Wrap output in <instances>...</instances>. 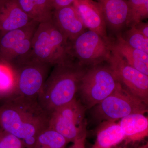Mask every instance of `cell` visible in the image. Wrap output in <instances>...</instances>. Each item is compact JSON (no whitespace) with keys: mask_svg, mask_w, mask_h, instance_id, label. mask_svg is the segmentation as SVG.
<instances>
[{"mask_svg":"<svg viewBox=\"0 0 148 148\" xmlns=\"http://www.w3.org/2000/svg\"><path fill=\"white\" fill-rule=\"evenodd\" d=\"M49 117L38 99L14 95L0 107V129L32 148L39 134L49 127Z\"/></svg>","mask_w":148,"mask_h":148,"instance_id":"1","label":"cell"},{"mask_svg":"<svg viewBox=\"0 0 148 148\" xmlns=\"http://www.w3.org/2000/svg\"><path fill=\"white\" fill-rule=\"evenodd\" d=\"M53 67L38 98L40 106L49 115L76 98L81 80L87 69L73 59Z\"/></svg>","mask_w":148,"mask_h":148,"instance_id":"2","label":"cell"},{"mask_svg":"<svg viewBox=\"0 0 148 148\" xmlns=\"http://www.w3.org/2000/svg\"><path fill=\"white\" fill-rule=\"evenodd\" d=\"M31 56L51 66L73 59L70 42L52 20L39 24L32 39Z\"/></svg>","mask_w":148,"mask_h":148,"instance_id":"3","label":"cell"},{"mask_svg":"<svg viewBox=\"0 0 148 148\" xmlns=\"http://www.w3.org/2000/svg\"><path fill=\"white\" fill-rule=\"evenodd\" d=\"M119 84L108 64L87 68L78 91L85 109H90L111 94Z\"/></svg>","mask_w":148,"mask_h":148,"instance_id":"4","label":"cell"},{"mask_svg":"<svg viewBox=\"0 0 148 148\" xmlns=\"http://www.w3.org/2000/svg\"><path fill=\"white\" fill-rule=\"evenodd\" d=\"M148 105L119 84L113 92L95 106L94 115L100 121H116L135 113L145 114Z\"/></svg>","mask_w":148,"mask_h":148,"instance_id":"5","label":"cell"},{"mask_svg":"<svg viewBox=\"0 0 148 148\" xmlns=\"http://www.w3.org/2000/svg\"><path fill=\"white\" fill-rule=\"evenodd\" d=\"M111 45L110 39L93 31H85L70 42V53L81 66L89 68L108 61L112 52Z\"/></svg>","mask_w":148,"mask_h":148,"instance_id":"6","label":"cell"},{"mask_svg":"<svg viewBox=\"0 0 148 148\" xmlns=\"http://www.w3.org/2000/svg\"><path fill=\"white\" fill-rule=\"evenodd\" d=\"M85 108L75 98L50 114L49 127L61 134L69 143L86 135Z\"/></svg>","mask_w":148,"mask_h":148,"instance_id":"7","label":"cell"},{"mask_svg":"<svg viewBox=\"0 0 148 148\" xmlns=\"http://www.w3.org/2000/svg\"><path fill=\"white\" fill-rule=\"evenodd\" d=\"M12 64L18 76L16 95L38 99L52 66L36 60L31 54Z\"/></svg>","mask_w":148,"mask_h":148,"instance_id":"8","label":"cell"},{"mask_svg":"<svg viewBox=\"0 0 148 148\" xmlns=\"http://www.w3.org/2000/svg\"><path fill=\"white\" fill-rule=\"evenodd\" d=\"M107 62L121 85L148 105V75L130 66L113 50Z\"/></svg>","mask_w":148,"mask_h":148,"instance_id":"9","label":"cell"},{"mask_svg":"<svg viewBox=\"0 0 148 148\" xmlns=\"http://www.w3.org/2000/svg\"><path fill=\"white\" fill-rule=\"evenodd\" d=\"M39 24L32 21L19 29L0 32V60L12 63L29 55L32 39Z\"/></svg>","mask_w":148,"mask_h":148,"instance_id":"10","label":"cell"},{"mask_svg":"<svg viewBox=\"0 0 148 148\" xmlns=\"http://www.w3.org/2000/svg\"><path fill=\"white\" fill-rule=\"evenodd\" d=\"M86 29L109 39L107 25L101 6L93 0H76L72 5Z\"/></svg>","mask_w":148,"mask_h":148,"instance_id":"11","label":"cell"},{"mask_svg":"<svg viewBox=\"0 0 148 148\" xmlns=\"http://www.w3.org/2000/svg\"><path fill=\"white\" fill-rule=\"evenodd\" d=\"M52 21L70 42L86 29L73 5L55 10Z\"/></svg>","mask_w":148,"mask_h":148,"instance_id":"12","label":"cell"},{"mask_svg":"<svg viewBox=\"0 0 148 148\" xmlns=\"http://www.w3.org/2000/svg\"><path fill=\"white\" fill-rule=\"evenodd\" d=\"M101 6L106 25L115 32L127 26L129 18L127 0H97Z\"/></svg>","mask_w":148,"mask_h":148,"instance_id":"13","label":"cell"},{"mask_svg":"<svg viewBox=\"0 0 148 148\" xmlns=\"http://www.w3.org/2000/svg\"><path fill=\"white\" fill-rule=\"evenodd\" d=\"M32 21L16 0H0V32L19 29Z\"/></svg>","mask_w":148,"mask_h":148,"instance_id":"14","label":"cell"},{"mask_svg":"<svg viewBox=\"0 0 148 148\" xmlns=\"http://www.w3.org/2000/svg\"><path fill=\"white\" fill-rule=\"evenodd\" d=\"M118 123L126 145L141 142L148 136V119L145 114H131Z\"/></svg>","mask_w":148,"mask_h":148,"instance_id":"15","label":"cell"},{"mask_svg":"<svg viewBox=\"0 0 148 148\" xmlns=\"http://www.w3.org/2000/svg\"><path fill=\"white\" fill-rule=\"evenodd\" d=\"M111 50L118 53L130 66L148 75V53L131 47L120 33L115 41L112 42Z\"/></svg>","mask_w":148,"mask_h":148,"instance_id":"16","label":"cell"},{"mask_svg":"<svg viewBox=\"0 0 148 148\" xmlns=\"http://www.w3.org/2000/svg\"><path fill=\"white\" fill-rule=\"evenodd\" d=\"M124 139L119 123L103 121L97 130L96 140L91 148H115Z\"/></svg>","mask_w":148,"mask_h":148,"instance_id":"17","label":"cell"},{"mask_svg":"<svg viewBox=\"0 0 148 148\" xmlns=\"http://www.w3.org/2000/svg\"><path fill=\"white\" fill-rule=\"evenodd\" d=\"M25 13L33 21L39 23L53 19L54 10L51 0H16Z\"/></svg>","mask_w":148,"mask_h":148,"instance_id":"18","label":"cell"},{"mask_svg":"<svg viewBox=\"0 0 148 148\" xmlns=\"http://www.w3.org/2000/svg\"><path fill=\"white\" fill-rule=\"evenodd\" d=\"M18 76L15 66L0 60V101L17 94Z\"/></svg>","mask_w":148,"mask_h":148,"instance_id":"19","label":"cell"},{"mask_svg":"<svg viewBox=\"0 0 148 148\" xmlns=\"http://www.w3.org/2000/svg\"><path fill=\"white\" fill-rule=\"evenodd\" d=\"M68 143L62 135L48 127L39 134L32 148H66Z\"/></svg>","mask_w":148,"mask_h":148,"instance_id":"20","label":"cell"},{"mask_svg":"<svg viewBox=\"0 0 148 148\" xmlns=\"http://www.w3.org/2000/svg\"><path fill=\"white\" fill-rule=\"evenodd\" d=\"M129 18L127 26L135 25L148 16V0H127Z\"/></svg>","mask_w":148,"mask_h":148,"instance_id":"21","label":"cell"},{"mask_svg":"<svg viewBox=\"0 0 148 148\" xmlns=\"http://www.w3.org/2000/svg\"><path fill=\"white\" fill-rule=\"evenodd\" d=\"M125 32L122 37L131 47L148 53V38L144 36L135 28L134 25Z\"/></svg>","mask_w":148,"mask_h":148,"instance_id":"22","label":"cell"},{"mask_svg":"<svg viewBox=\"0 0 148 148\" xmlns=\"http://www.w3.org/2000/svg\"><path fill=\"white\" fill-rule=\"evenodd\" d=\"M0 148H26L23 141L0 129Z\"/></svg>","mask_w":148,"mask_h":148,"instance_id":"23","label":"cell"},{"mask_svg":"<svg viewBox=\"0 0 148 148\" xmlns=\"http://www.w3.org/2000/svg\"><path fill=\"white\" fill-rule=\"evenodd\" d=\"M76 0H51L54 10L72 5Z\"/></svg>","mask_w":148,"mask_h":148,"instance_id":"24","label":"cell"},{"mask_svg":"<svg viewBox=\"0 0 148 148\" xmlns=\"http://www.w3.org/2000/svg\"><path fill=\"white\" fill-rule=\"evenodd\" d=\"M136 28L140 33L142 34L145 37L148 38V24L147 22L145 23L142 21L138 24H135Z\"/></svg>","mask_w":148,"mask_h":148,"instance_id":"25","label":"cell"},{"mask_svg":"<svg viewBox=\"0 0 148 148\" xmlns=\"http://www.w3.org/2000/svg\"><path fill=\"white\" fill-rule=\"evenodd\" d=\"M86 135L77 139L73 142L72 145L69 148H85V140Z\"/></svg>","mask_w":148,"mask_h":148,"instance_id":"26","label":"cell"}]
</instances>
